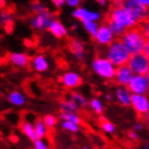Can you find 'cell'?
<instances>
[{
    "instance_id": "46",
    "label": "cell",
    "mask_w": 149,
    "mask_h": 149,
    "mask_svg": "<svg viewBox=\"0 0 149 149\" xmlns=\"http://www.w3.org/2000/svg\"><path fill=\"white\" fill-rule=\"evenodd\" d=\"M83 149H91V148L90 146H84V147H83Z\"/></svg>"
},
{
    "instance_id": "26",
    "label": "cell",
    "mask_w": 149,
    "mask_h": 149,
    "mask_svg": "<svg viewBox=\"0 0 149 149\" xmlns=\"http://www.w3.org/2000/svg\"><path fill=\"white\" fill-rule=\"evenodd\" d=\"M82 25L85 29V31L90 34V36L94 38L96 33H97V31L99 29V23L98 22H93V21H88V22H84L82 23Z\"/></svg>"
},
{
    "instance_id": "36",
    "label": "cell",
    "mask_w": 149,
    "mask_h": 149,
    "mask_svg": "<svg viewBox=\"0 0 149 149\" xmlns=\"http://www.w3.org/2000/svg\"><path fill=\"white\" fill-rule=\"evenodd\" d=\"M144 128H145V126L142 122H136V123H135L133 126V130L138 134H139V132H142Z\"/></svg>"
},
{
    "instance_id": "31",
    "label": "cell",
    "mask_w": 149,
    "mask_h": 149,
    "mask_svg": "<svg viewBox=\"0 0 149 149\" xmlns=\"http://www.w3.org/2000/svg\"><path fill=\"white\" fill-rule=\"evenodd\" d=\"M42 121H43V123H45V125L47 128H52L57 125L58 118L54 115L47 114V115H45V117H43Z\"/></svg>"
},
{
    "instance_id": "20",
    "label": "cell",
    "mask_w": 149,
    "mask_h": 149,
    "mask_svg": "<svg viewBox=\"0 0 149 149\" xmlns=\"http://www.w3.org/2000/svg\"><path fill=\"white\" fill-rule=\"evenodd\" d=\"M59 107L63 113H77L80 109V106L71 98L61 101Z\"/></svg>"
},
{
    "instance_id": "10",
    "label": "cell",
    "mask_w": 149,
    "mask_h": 149,
    "mask_svg": "<svg viewBox=\"0 0 149 149\" xmlns=\"http://www.w3.org/2000/svg\"><path fill=\"white\" fill-rule=\"evenodd\" d=\"M98 45L101 46H109L110 43L116 39L111 30L109 29L108 24H102L99 25V29L97 31L95 37L93 38Z\"/></svg>"
},
{
    "instance_id": "25",
    "label": "cell",
    "mask_w": 149,
    "mask_h": 149,
    "mask_svg": "<svg viewBox=\"0 0 149 149\" xmlns=\"http://www.w3.org/2000/svg\"><path fill=\"white\" fill-rule=\"evenodd\" d=\"M89 106L91 107V110L97 114V115H102V113L104 111V105L103 102L97 98L91 99V101H89Z\"/></svg>"
},
{
    "instance_id": "42",
    "label": "cell",
    "mask_w": 149,
    "mask_h": 149,
    "mask_svg": "<svg viewBox=\"0 0 149 149\" xmlns=\"http://www.w3.org/2000/svg\"><path fill=\"white\" fill-rule=\"evenodd\" d=\"M114 5H122L126 0H110Z\"/></svg>"
},
{
    "instance_id": "28",
    "label": "cell",
    "mask_w": 149,
    "mask_h": 149,
    "mask_svg": "<svg viewBox=\"0 0 149 149\" xmlns=\"http://www.w3.org/2000/svg\"><path fill=\"white\" fill-rule=\"evenodd\" d=\"M14 20L13 15L8 10H2L0 11V24L7 26L12 24Z\"/></svg>"
},
{
    "instance_id": "19",
    "label": "cell",
    "mask_w": 149,
    "mask_h": 149,
    "mask_svg": "<svg viewBox=\"0 0 149 149\" xmlns=\"http://www.w3.org/2000/svg\"><path fill=\"white\" fill-rule=\"evenodd\" d=\"M8 101L15 107H23L26 103V97L19 91H13L8 94Z\"/></svg>"
},
{
    "instance_id": "18",
    "label": "cell",
    "mask_w": 149,
    "mask_h": 149,
    "mask_svg": "<svg viewBox=\"0 0 149 149\" xmlns=\"http://www.w3.org/2000/svg\"><path fill=\"white\" fill-rule=\"evenodd\" d=\"M131 92L127 87H119L116 91V98L119 104L124 107H129L131 104Z\"/></svg>"
},
{
    "instance_id": "15",
    "label": "cell",
    "mask_w": 149,
    "mask_h": 149,
    "mask_svg": "<svg viewBox=\"0 0 149 149\" xmlns=\"http://www.w3.org/2000/svg\"><path fill=\"white\" fill-rule=\"evenodd\" d=\"M9 63L17 68H25L30 63V57L27 54L21 52H15L8 56Z\"/></svg>"
},
{
    "instance_id": "33",
    "label": "cell",
    "mask_w": 149,
    "mask_h": 149,
    "mask_svg": "<svg viewBox=\"0 0 149 149\" xmlns=\"http://www.w3.org/2000/svg\"><path fill=\"white\" fill-rule=\"evenodd\" d=\"M81 3L82 0H65V5L70 8H73V9L81 6Z\"/></svg>"
},
{
    "instance_id": "21",
    "label": "cell",
    "mask_w": 149,
    "mask_h": 149,
    "mask_svg": "<svg viewBox=\"0 0 149 149\" xmlns=\"http://www.w3.org/2000/svg\"><path fill=\"white\" fill-rule=\"evenodd\" d=\"M33 128H34V133H36L37 139H43L46 137L48 128L45 127L42 119H37L34 122Z\"/></svg>"
},
{
    "instance_id": "40",
    "label": "cell",
    "mask_w": 149,
    "mask_h": 149,
    "mask_svg": "<svg viewBox=\"0 0 149 149\" xmlns=\"http://www.w3.org/2000/svg\"><path fill=\"white\" fill-rule=\"evenodd\" d=\"M135 1L144 6H146V7H148V6H149V0H135Z\"/></svg>"
},
{
    "instance_id": "17",
    "label": "cell",
    "mask_w": 149,
    "mask_h": 149,
    "mask_svg": "<svg viewBox=\"0 0 149 149\" xmlns=\"http://www.w3.org/2000/svg\"><path fill=\"white\" fill-rule=\"evenodd\" d=\"M70 49L74 57L79 61H83L86 56V49L84 43L79 39H72L70 42Z\"/></svg>"
},
{
    "instance_id": "44",
    "label": "cell",
    "mask_w": 149,
    "mask_h": 149,
    "mask_svg": "<svg viewBox=\"0 0 149 149\" xmlns=\"http://www.w3.org/2000/svg\"><path fill=\"white\" fill-rule=\"evenodd\" d=\"M5 4V0H0V7H4Z\"/></svg>"
},
{
    "instance_id": "11",
    "label": "cell",
    "mask_w": 149,
    "mask_h": 149,
    "mask_svg": "<svg viewBox=\"0 0 149 149\" xmlns=\"http://www.w3.org/2000/svg\"><path fill=\"white\" fill-rule=\"evenodd\" d=\"M130 106L133 107L138 115L146 116L149 112V100L146 95L132 94Z\"/></svg>"
},
{
    "instance_id": "23",
    "label": "cell",
    "mask_w": 149,
    "mask_h": 149,
    "mask_svg": "<svg viewBox=\"0 0 149 149\" xmlns=\"http://www.w3.org/2000/svg\"><path fill=\"white\" fill-rule=\"evenodd\" d=\"M100 126L101 129L104 131L105 133H107L109 135H113L116 132V126L114 125L111 121L107 119L105 117L100 118Z\"/></svg>"
},
{
    "instance_id": "13",
    "label": "cell",
    "mask_w": 149,
    "mask_h": 149,
    "mask_svg": "<svg viewBox=\"0 0 149 149\" xmlns=\"http://www.w3.org/2000/svg\"><path fill=\"white\" fill-rule=\"evenodd\" d=\"M62 83L67 89H75L82 83L81 76L76 72H66L62 76Z\"/></svg>"
},
{
    "instance_id": "43",
    "label": "cell",
    "mask_w": 149,
    "mask_h": 149,
    "mask_svg": "<svg viewBox=\"0 0 149 149\" xmlns=\"http://www.w3.org/2000/svg\"><path fill=\"white\" fill-rule=\"evenodd\" d=\"M72 29L74 30V31H77L79 29V24L77 22H74L72 24Z\"/></svg>"
},
{
    "instance_id": "37",
    "label": "cell",
    "mask_w": 149,
    "mask_h": 149,
    "mask_svg": "<svg viewBox=\"0 0 149 149\" xmlns=\"http://www.w3.org/2000/svg\"><path fill=\"white\" fill-rule=\"evenodd\" d=\"M128 137L132 140V141H137L139 139V134L135 132L134 130H131L128 132Z\"/></svg>"
},
{
    "instance_id": "35",
    "label": "cell",
    "mask_w": 149,
    "mask_h": 149,
    "mask_svg": "<svg viewBox=\"0 0 149 149\" xmlns=\"http://www.w3.org/2000/svg\"><path fill=\"white\" fill-rule=\"evenodd\" d=\"M52 4L57 9H61L65 6V0H51Z\"/></svg>"
},
{
    "instance_id": "27",
    "label": "cell",
    "mask_w": 149,
    "mask_h": 149,
    "mask_svg": "<svg viewBox=\"0 0 149 149\" xmlns=\"http://www.w3.org/2000/svg\"><path fill=\"white\" fill-rule=\"evenodd\" d=\"M70 98H71L72 100H73L80 107L86 108V107L89 106V101H88V100L80 92H76V91L72 92L71 94V97Z\"/></svg>"
},
{
    "instance_id": "22",
    "label": "cell",
    "mask_w": 149,
    "mask_h": 149,
    "mask_svg": "<svg viewBox=\"0 0 149 149\" xmlns=\"http://www.w3.org/2000/svg\"><path fill=\"white\" fill-rule=\"evenodd\" d=\"M21 130L24 133V135L28 137L31 141H36L37 139L36 133H34V128H33V124H32L29 121H24L21 125Z\"/></svg>"
},
{
    "instance_id": "9",
    "label": "cell",
    "mask_w": 149,
    "mask_h": 149,
    "mask_svg": "<svg viewBox=\"0 0 149 149\" xmlns=\"http://www.w3.org/2000/svg\"><path fill=\"white\" fill-rule=\"evenodd\" d=\"M54 18H55L54 15L47 10L46 12H43L42 14L33 15L31 17L30 25L33 30L42 32L48 29L50 24Z\"/></svg>"
},
{
    "instance_id": "5",
    "label": "cell",
    "mask_w": 149,
    "mask_h": 149,
    "mask_svg": "<svg viewBox=\"0 0 149 149\" xmlns=\"http://www.w3.org/2000/svg\"><path fill=\"white\" fill-rule=\"evenodd\" d=\"M127 64L135 75H148L149 59L143 54L131 55Z\"/></svg>"
},
{
    "instance_id": "12",
    "label": "cell",
    "mask_w": 149,
    "mask_h": 149,
    "mask_svg": "<svg viewBox=\"0 0 149 149\" xmlns=\"http://www.w3.org/2000/svg\"><path fill=\"white\" fill-rule=\"evenodd\" d=\"M134 75L135 74L132 72V71L127 66V64H125L116 68V72L114 79H115L116 82L120 87H127Z\"/></svg>"
},
{
    "instance_id": "1",
    "label": "cell",
    "mask_w": 149,
    "mask_h": 149,
    "mask_svg": "<svg viewBox=\"0 0 149 149\" xmlns=\"http://www.w3.org/2000/svg\"><path fill=\"white\" fill-rule=\"evenodd\" d=\"M137 24L138 22L123 6L113 4L108 15V25L114 36L121 37L127 30L136 27Z\"/></svg>"
},
{
    "instance_id": "3",
    "label": "cell",
    "mask_w": 149,
    "mask_h": 149,
    "mask_svg": "<svg viewBox=\"0 0 149 149\" xmlns=\"http://www.w3.org/2000/svg\"><path fill=\"white\" fill-rule=\"evenodd\" d=\"M131 54L120 39H115L106 50V57L109 62L115 66L119 67L127 63Z\"/></svg>"
},
{
    "instance_id": "32",
    "label": "cell",
    "mask_w": 149,
    "mask_h": 149,
    "mask_svg": "<svg viewBox=\"0 0 149 149\" xmlns=\"http://www.w3.org/2000/svg\"><path fill=\"white\" fill-rule=\"evenodd\" d=\"M33 149H50V146L45 138L36 139V141H33Z\"/></svg>"
},
{
    "instance_id": "39",
    "label": "cell",
    "mask_w": 149,
    "mask_h": 149,
    "mask_svg": "<svg viewBox=\"0 0 149 149\" xmlns=\"http://www.w3.org/2000/svg\"><path fill=\"white\" fill-rule=\"evenodd\" d=\"M95 1L97 2L100 6L105 7V6H108L109 0H95Z\"/></svg>"
},
{
    "instance_id": "45",
    "label": "cell",
    "mask_w": 149,
    "mask_h": 149,
    "mask_svg": "<svg viewBox=\"0 0 149 149\" xmlns=\"http://www.w3.org/2000/svg\"><path fill=\"white\" fill-rule=\"evenodd\" d=\"M143 149H149V146H148V144H146V145H144V146H143Z\"/></svg>"
},
{
    "instance_id": "29",
    "label": "cell",
    "mask_w": 149,
    "mask_h": 149,
    "mask_svg": "<svg viewBox=\"0 0 149 149\" xmlns=\"http://www.w3.org/2000/svg\"><path fill=\"white\" fill-rule=\"evenodd\" d=\"M31 11L33 13V15H38V14H42L43 12L47 11V7L45 4H42L40 1H33L31 3Z\"/></svg>"
},
{
    "instance_id": "30",
    "label": "cell",
    "mask_w": 149,
    "mask_h": 149,
    "mask_svg": "<svg viewBox=\"0 0 149 149\" xmlns=\"http://www.w3.org/2000/svg\"><path fill=\"white\" fill-rule=\"evenodd\" d=\"M61 126H62V127L64 130L68 131V132H70V133L75 134V133H78L79 131H80V126L72 123V122H70V121H63Z\"/></svg>"
},
{
    "instance_id": "2",
    "label": "cell",
    "mask_w": 149,
    "mask_h": 149,
    "mask_svg": "<svg viewBox=\"0 0 149 149\" xmlns=\"http://www.w3.org/2000/svg\"><path fill=\"white\" fill-rule=\"evenodd\" d=\"M120 41L127 49L131 55L142 54L146 43L148 42L139 27H134L127 30L120 37Z\"/></svg>"
},
{
    "instance_id": "41",
    "label": "cell",
    "mask_w": 149,
    "mask_h": 149,
    "mask_svg": "<svg viewBox=\"0 0 149 149\" xmlns=\"http://www.w3.org/2000/svg\"><path fill=\"white\" fill-rule=\"evenodd\" d=\"M104 98H105V100H106L110 101V100H113V96L110 93H106V94L104 95Z\"/></svg>"
},
{
    "instance_id": "6",
    "label": "cell",
    "mask_w": 149,
    "mask_h": 149,
    "mask_svg": "<svg viewBox=\"0 0 149 149\" xmlns=\"http://www.w3.org/2000/svg\"><path fill=\"white\" fill-rule=\"evenodd\" d=\"M122 6L138 22V24L147 21L149 15L148 7L136 3L135 0H126Z\"/></svg>"
},
{
    "instance_id": "8",
    "label": "cell",
    "mask_w": 149,
    "mask_h": 149,
    "mask_svg": "<svg viewBox=\"0 0 149 149\" xmlns=\"http://www.w3.org/2000/svg\"><path fill=\"white\" fill-rule=\"evenodd\" d=\"M72 15L74 19L81 24L88 21L99 22L101 19V13L98 10H91L87 6H79L73 9Z\"/></svg>"
},
{
    "instance_id": "16",
    "label": "cell",
    "mask_w": 149,
    "mask_h": 149,
    "mask_svg": "<svg viewBox=\"0 0 149 149\" xmlns=\"http://www.w3.org/2000/svg\"><path fill=\"white\" fill-rule=\"evenodd\" d=\"M32 66L37 72L42 73L47 72L50 68V63L47 57L45 54H36L32 60Z\"/></svg>"
},
{
    "instance_id": "14",
    "label": "cell",
    "mask_w": 149,
    "mask_h": 149,
    "mask_svg": "<svg viewBox=\"0 0 149 149\" xmlns=\"http://www.w3.org/2000/svg\"><path fill=\"white\" fill-rule=\"evenodd\" d=\"M47 30L57 39H63L68 36V29L66 26L62 21L56 18L52 20Z\"/></svg>"
},
{
    "instance_id": "47",
    "label": "cell",
    "mask_w": 149,
    "mask_h": 149,
    "mask_svg": "<svg viewBox=\"0 0 149 149\" xmlns=\"http://www.w3.org/2000/svg\"><path fill=\"white\" fill-rule=\"evenodd\" d=\"M101 149H109V148H101Z\"/></svg>"
},
{
    "instance_id": "4",
    "label": "cell",
    "mask_w": 149,
    "mask_h": 149,
    "mask_svg": "<svg viewBox=\"0 0 149 149\" xmlns=\"http://www.w3.org/2000/svg\"><path fill=\"white\" fill-rule=\"evenodd\" d=\"M116 68L106 57H96L91 63L93 72L104 80H112L115 77Z\"/></svg>"
},
{
    "instance_id": "38",
    "label": "cell",
    "mask_w": 149,
    "mask_h": 149,
    "mask_svg": "<svg viewBox=\"0 0 149 149\" xmlns=\"http://www.w3.org/2000/svg\"><path fill=\"white\" fill-rule=\"evenodd\" d=\"M142 54H143L145 56H146V57L149 58V42H148L146 43V45L144 46L143 51H142Z\"/></svg>"
},
{
    "instance_id": "48",
    "label": "cell",
    "mask_w": 149,
    "mask_h": 149,
    "mask_svg": "<svg viewBox=\"0 0 149 149\" xmlns=\"http://www.w3.org/2000/svg\"><path fill=\"white\" fill-rule=\"evenodd\" d=\"M133 149H138V148H133Z\"/></svg>"
},
{
    "instance_id": "7",
    "label": "cell",
    "mask_w": 149,
    "mask_h": 149,
    "mask_svg": "<svg viewBox=\"0 0 149 149\" xmlns=\"http://www.w3.org/2000/svg\"><path fill=\"white\" fill-rule=\"evenodd\" d=\"M127 88L131 94L146 95L149 89L148 75H134Z\"/></svg>"
},
{
    "instance_id": "24",
    "label": "cell",
    "mask_w": 149,
    "mask_h": 149,
    "mask_svg": "<svg viewBox=\"0 0 149 149\" xmlns=\"http://www.w3.org/2000/svg\"><path fill=\"white\" fill-rule=\"evenodd\" d=\"M60 118L63 121H70L79 126H81L82 123L81 118L78 116L77 113H63L62 112L60 114Z\"/></svg>"
},
{
    "instance_id": "34",
    "label": "cell",
    "mask_w": 149,
    "mask_h": 149,
    "mask_svg": "<svg viewBox=\"0 0 149 149\" xmlns=\"http://www.w3.org/2000/svg\"><path fill=\"white\" fill-rule=\"evenodd\" d=\"M140 30H141V32L144 33V36L146 38H148V36H149V24H148L147 21L146 22H144L142 24V26L140 27Z\"/></svg>"
}]
</instances>
